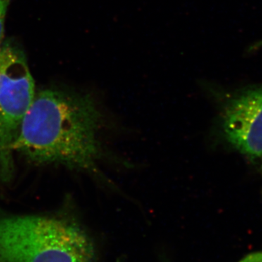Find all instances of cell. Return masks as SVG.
<instances>
[{
	"label": "cell",
	"instance_id": "1",
	"mask_svg": "<svg viewBox=\"0 0 262 262\" xmlns=\"http://www.w3.org/2000/svg\"><path fill=\"white\" fill-rule=\"evenodd\" d=\"M103 116L89 94L60 89L36 93L24 117L15 153L39 165H62L103 179Z\"/></svg>",
	"mask_w": 262,
	"mask_h": 262
},
{
	"label": "cell",
	"instance_id": "2",
	"mask_svg": "<svg viewBox=\"0 0 262 262\" xmlns=\"http://www.w3.org/2000/svg\"><path fill=\"white\" fill-rule=\"evenodd\" d=\"M92 239L70 215L0 216V262H94Z\"/></svg>",
	"mask_w": 262,
	"mask_h": 262
},
{
	"label": "cell",
	"instance_id": "3",
	"mask_svg": "<svg viewBox=\"0 0 262 262\" xmlns=\"http://www.w3.org/2000/svg\"><path fill=\"white\" fill-rule=\"evenodd\" d=\"M35 86L23 48L12 39L0 45V179L14 172L15 143L35 96Z\"/></svg>",
	"mask_w": 262,
	"mask_h": 262
},
{
	"label": "cell",
	"instance_id": "4",
	"mask_svg": "<svg viewBox=\"0 0 262 262\" xmlns=\"http://www.w3.org/2000/svg\"><path fill=\"white\" fill-rule=\"evenodd\" d=\"M219 95L222 140L250 163L262 165V84Z\"/></svg>",
	"mask_w": 262,
	"mask_h": 262
},
{
	"label": "cell",
	"instance_id": "5",
	"mask_svg": "<svg viewBox=\"0 0 262 262\" xmlns=\"http://www.w3.org/2000/svg\"><path fill=\"white\" fill-rule=\"evenodd\" d=\"M11 0H0V45L4 39L5 21Z\"/></svg>",
	"mask_w": 262,
	"mask_h": 262
},
{
	"label": "cell",
	"instance_id": "6",
	"mask_svg": "<svg viewBox=\"0 0 262 262\" xmlns=\"http://www.w3.org/2000/svg\"><path fill=\"white\" fill-rule=\"evenodd\" d=\"M238 262H262V252L250 253Z\"/></svg>",
	"mask_w": 262,
	"mask_h": 262
},
{
	"label": "cell",
	"instance_id": "7",
	"mask_svg": "<svg viewBox=\"0 0 262 262\" xmlns=\"http://www.w3.org/2000/svg\"><path fill=\"white\" fill-rule=\"evenodd\" d=\"M262 48V40L259 41V42H258L257 43H256L254 46H252L253 50L258 49V48Z\"/></svg>",
	"mask_w": 262,
	"mask_h": 262
}]
</instances>
